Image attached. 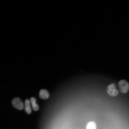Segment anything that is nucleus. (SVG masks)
<instances>
[{"instance_id": "obj_1", "label": "nucleus", "mask_w": 129, "mask_h": 129, "mask_svg": "<svg viewBox=\"0 0 129 129\" xmlns=\"http://www.w3.org/2000/svg\"><path fill=\"white\" fill-rule=\"evenodd\" d=\"M118 85L120 92L122 93H126L129 90V83L125 80H122L119 81Z\"/></svg>"}, {"instance_id": "obj_2", "label": "nucleus", "mask_w": 129, "mask_h": 129, "mask_svg": "<svg viewBox=\"0 0 129 129\" xmlns=\"http://www.w3.org/2000/svg\"><path fill=\"white\" fill-rule=\"evenodd\" d=\"M107 91L108 94L111 96L114 97L117 95L119 94V91L116 88L115 84L112 83L108 86Z\"/></svg>"}, {"instance_id": "obj_3", "label": "nucleus", "mask_w": 129, "mask_h": 129, "mask_svg": "<svg viewBox=\"0 0 129 129\" xmlns=\"http://www.w3.org/2000/svg\"><path fill=\"white\" fill-rule=\"evenodd\" d=\"M12 104L14 108L20 110H22L24 108L23 103L19 98H14L12 101Z\"/></svg>"}, {"instance_id": "obj_4", "label": "nucleus", "mask_w": 129, "mask_h": 129, "mask_svg": "<svg viewBox=\"0 0 129 129\" xmlns=\"http://www.w3.org/2000/svg\"><path fill=\"white\" fill-rule=\"evenodd\" d=\"M39 95L40 98L45 100L47 99L49 97V94L46 90L42 89L40 90Z\"/></svg>"}, {"instance_id": "obj_5", "label": "nucleus", "mask_w": 129, "mask_h": 129, "mask_svg": "<svg viewBox=\"0 0 129 129\" xmlns=\"http://www.w3.org/2000/svg\"><path fill=\"white\" fill-rule=\"evenodd\" d=\"M30 101L28 99L25 100V108L26 112L28 114H30L31 112V109L30 106Z\"/></svg>"}, {"instance_id": "obj_6", "label": "nucleus", "mask_w": 129, "mask_h": 129, "mask_svg": "<svg viewBox=\"0 0 129 129\" xmlns=\"http://www.w3.org/2000/svg\"><path fill=\"white\" fill-rule=\"evenodd\" d=\"M30 101L34 110L36 111H38L39 109V107L37 104L36 99L32 97L30 98Z\"/></svg>"}, {"instance_id": "obj_7", "label": "nucleus", "mask_w": 129, "mask_h": 129, "mask_svg": "<svg viewBox=\"0 0 129 129\" xmlns=\"http://www.w3.org/2000/svg\"><path fill=\"white\" fill-rule=\"evenodd\" d=\"M86 129H96L95 122L92 121L88 122L86 126Z\"/></svg>"}]
</instances>
